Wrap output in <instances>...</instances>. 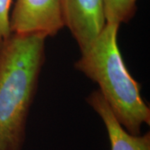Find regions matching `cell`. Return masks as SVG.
I'll use <instances>...</instances> for the list:
<instances>
[{"instance_id": "obj_2", "label": "cell", "mask_w": 150, "mask_h": 150, "mask_svg": "<svg viewBox=\"0 0 150 150\" xmlns=\"http://www.w3.org/2000/svg\"><path fill=\"white\" fill-rule=\"evenodd\" d=\"M119 25L106 23L101 33L74 64V68L95 82L123 128L139 135L150 124V108L141 96V85L129 74L118 45Z\"/></svg>"}, {"instance_id": "obj_5", "label": "cell", "mask_w": 150, "mask_h": 150, "mask_svg": "<svg viewBox=\"0 0 150 150\" xmlns=\"http://www.w3.org/2000/svg\"><path fill=\"white\" fill-rule=\"evenodd\" d=\"M87 103L97 112L107 131L111 150H150V133L133 135L127 132L98 90L87 97Z\"/></svg>"}, {"instance_id": "obj_3", "label": "cell", "mask_w": 150, "mask_h": 150, "mask_svg": "<svg viewBox=\"0 0 150 150\" xmlns=\"http://www.w3.org/2000/svg\"><path fill=\"white\" fill-rule=\"evenodd\" d=\"M9 23L12 33L54 37L64 27L63 0H15Z\"/></svg>"}, {"instance_id": "obj_6", "label": "cell", "mask_w": 150, "mask_h": 150, "mask_svg": "<svg viewBox=\"0 0 150 150\" xmlns=\"http://www.w3.org/2000/svg\"><path fill=\"white\" fill-rule=\"evenodd\" d=\"M105 21L121 25L129 23L135 14L136 1L134 0H103Z\"/></svg>"}, {"instance_id": "obj_8", "label": "cell", "mask_w": 150, "mask_h": 150, "mask_svg": "<svg viewBox=\"0 0 150 150\" xmlns=\"http://www.w3.org/2000/svg\"><path fill=\"white\" fill-rule=\"evenodd\" d=\"M134 1H136V2H137V0H134Z\"/></svg>"}, {"instance_id": "obj_1", "label": "cell", "mask_w": 150, "mask_h": 150, "mask_svg": "<svg viewBox=\"0 0 150 150\" xmlns=\"http://www.w3.org/2000/svg\"><path fill=\"white\" fill-rule=\"evenodd\" d=\"M40 34H15L0 47V150H22L45 62Z\"/></svg>"}, {"instance_id": "obj_4", "label": "cell", "mask_w": 150, "mask_h": 150, "mask_svg": "<svg viewBox=\"0 0 150 150\" xmlns=\"http://www.w3.org/2000/svg\"><path fill=\"white\" fill-rule=\"evenodd\" d=\"M64 26L69 29L80 53L94 42L106 21L103 0H63Z\"/></svg>"}, {"instance_id": "obj_7", "label": "cell", "mask_w": 150, "mask_h": 150, "mask_svg": "<svg viewBox=\"0 0 150 150\" xmlns=\"http://www.w3.org/2000/svg\"><path fill=\"white\" fill-rule=\"evenodd\" d=\"M13 0H0V47L10 37V13Z\"/></svg>"}]
</instances>
